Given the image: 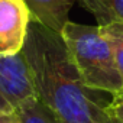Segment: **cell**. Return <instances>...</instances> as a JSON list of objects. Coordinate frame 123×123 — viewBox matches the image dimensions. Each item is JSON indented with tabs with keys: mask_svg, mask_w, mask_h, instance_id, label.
Here are the masks:
<instances>
[{
	"mask_svg": "<svg viewBox=\"0 0 123 123\" xmlns=\"http://www.w3.org/2000/svg\"><path fill=\"white\" fill-rule=\"evenodd\" d=\"M22 54L38 100L56 123H100L104 106L90 93L78 74L61 33L31 20Z\"/></svg>",
	"mask_w": 123,
	"mask_h": 123,
	"instance_id": "1",
	"label": "cell"
},
{
	"mask_svg": "<svg viewBox=\"0 0 123 123\" xmlns=\"http://www.w3.org/2000/svg\"><path fill=\"white\" fill-rule=\"evenodd\" d=\"M74 59L83 84L91 91H104L113 97L123 93V77L114 54L98 26L67 22L61 32Z\"/></svg>",
	"mask_w": 123,
	"mask_h": 123,
	"instance_id": "2",
	"label": "cell"
},
{
	"mask_svg": "<svg viewBox=\"0 0 123 123\" xmlns=\"http://www.w3.org/2000/svg\"><path fill=\"white\" fill-rule=\"evenodd\" d=\"M32 98L38 96L22 51L0 55V113L16 111Z\"/></svg>",
	"mask_w": 123,
	"mask_h": 123,
	"instance_id": "3",
	"label": "cell"
},
{
	"mask_svg": "<svg viewBox=\"0 0 123 123\" xmlns=\"http://www.w3.org/2000/svg\"><path fill=\"white\" fill-rule=\"evenodd\" d=\"M29 22V10L23 0H0V55L22 51Z\"/></svg>",
	"mask_w": 123,
	"mask_h": 123,
	"instance_id": "4",
	"label": "cell"
},
{
	"mask_svg": "<svg viewBox=\"0 0 123 123\" xmlns=\"http://www.w3.org/2000/svg\"><path fill=\"white\" fill-rule=\"evenodd\" d=\"M31 20L61 33L68 22V15L77 0H23Z\"/></svg>",
	"mask_w": 123,
	"mask_h": 123,
	"instance_id": "5",
	"label": "cell"
},
{
	"mask_svg": "<svg viewBox=\"0 0 123 123\" xmlns=\"http://www.w3.org/2000/svg\"><path fill=\"white\" fill-rule=\"evenodd\" d=\"M80 5L94 16L97 26L111 23L123 25V0H78Z\"/></svg>",
	"mask_w": 123,
	"mask_h": 123,
	"instance_id": "6",
	"label": "cell"
},
{
	"mask_svg": "<svg viewBox=\"0 0 123 123\" xmlns=\"http://www.w3.org/2000/svg\"><path fill=\"white\" fill-rule=\"evenodd\" d=\"M18 113L22 123H56L52 113L38 98L26 101L18 110Z\"/></svg>",
	"mask_w": 123,
	"mask_h": 123,
	"instance_id": "7",
	"label": "cell"
},
{
	"mask_svg": "<svg viewBox=\"0 0 123 123\" xmlns=\"http://www.w3.org/2000/svg\"><path fill=\"white\" fill-rule=\"evenodd\" d=\"M101 35L106 38V41L109 42L116 62L119 67V71L123 77V25H117V23H111V25H106V26H98Z\"/></svg>",
	"mask_w": 123,
	"mask_h": 123,
	"instance_id": "8",
	"label": "cell"
},
{
	"mask_svg": "<svg viewBox=\"0 0 123 123\" xmlns=\"http://www.w3.org/2000/svg\"><path fill=\"white\" fill-rule=\"evenodd\" d=\"M104 111L111 123H123V94L113 97V100L104 104Z\"/></svg>",
	"mask_w": 123,
	"mask_h": 123,
	"instance_id": "9",
	"label": "cell"
},
{
	"mask_svg": "<svg viewBox=\"0 0 123 123\" xmlns=\"http://www.w3.org/2000/svg\"><path fill=\"white\" fill-rule=\"evenodd\" d=\"M0 123H22L18 110L16 111H7L0 113Z\"/></svg>",
	"mask_w": 123,
	"mask_h": 123,
	"instance_id": "10",
	"label": "cell"
},
{
	"mask_svg": "<svg viewBox=\"0 0 123 123\" xmlns=\"http://www.w3.org/2000/svg\"><path fill=\"white\" fill-rule=\"evenodd\" d=\"M104 113H106V111H104ZM100 123H111V122L109 120V117H107V114H104V117H103V120H101Z\"/></svg>",
	"mask_w": 123,
	"mask_h": 123,
	"instance_id": "11",
	"label": "cell"
},
{
	"mask_svg": "<svg viewBox=\"0 0 123 123\" xmlns=\"http://www.w3.org/2000/svg\"><path fill=\"white\" fill-rule=\"evenodd\" d=\"M122 94H123V93H122ZM119 96H120V94H119Z\"/></svg>",
	"mask_w": 123,
	"mask_h": 123,
	"instance_id": "12",
	"label": "cell"
}]
</instances>
